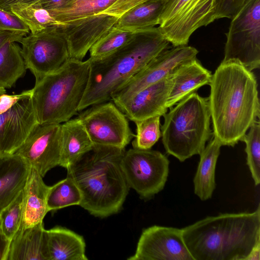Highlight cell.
<instances>
[{
	"label": "cell",
	"mask_w": 260,
	"mask_h": 260,
	"mask_svg": "<svg viewBox=\"0 0 260 260\" xmlns=\"http://www.w3.org/2000/svg\"><path fill=\"white\" fill-rule=\"evenodd\" d=\"M39 123L31 89L0 114V155L14 154Z\"/></svg>",
	"instance_id": "16"
},
{
	"label": "cell",
	"mask_w": 260,
	"mask_h": 260,
	"mask_svg": "<svg viewBox=\"0 0 260 260\" xmlns=\"http://www.w3.org/2000/svg\"><path fill=\"white\" fill-rule=\"evenodd\" d=\"M0 30L16 32L25 36L30 33L28 27L11 12L0 9Z\"/></svg>",
	"instance_id": "34"
},
{
	"label": "cell",
	"mask_w": 260,
	"mask_h": 260,
	"mask_svg": "<svg viewBox=\"0 0 260 260\" xmlns=\"http://www.w3.org/2000/svg\"><path fill=\"white\" fill-rule=\"evenodd\" d=\"M81 201V192L69 176L49 186L47 196L49 211L57 210L72 205H79Z\"/></svg>",
	"instance_id": "28"
},
{
	"label": "cell",
	"mask_w": 260,
	"mask_h": 260,
	"mask_svg": "<svg viewBox=\"0 0 260 260\" xmlns=\"http://www.w3.org/2000/svg\"><path fill=\"white\" fill-rule=\"evenodd\" d=\"M169 109L160 128L166 152L181 162L200 155L213 135L208 97L193 92Z\"/></svg>",
	"instance_id": "6"
},
{
	"label": "cell",
	"mask_w": 260,
	"mask_h": 260,
	"mask_svg": "<svg viewBox=\"0 0 260 260\" xmlns=\"http://www.w3.org/2000/svg\"><path fill=\"white\" fill-rule=\"evenodd\" d=\"M10 241L9 239L1 233L0 235V260H5Z\"/></svg>",
	"instance_id": "40"
},
{
	"label": "cell",
	"mask_w": 260,
	"mask_h": 260,
	"mask_svg": "<svg viewBox=\"0 0 260 260\" xmlns=\"http://www.w3.org/2000/svg\"><path fill=\"white\" fill-rule=\"evenodd\" d=\"M166 0H149L143 3L121 16L115 25L119 29L137 31L155 27Z\"/></svg>",
	"instance_id": "25"
},
{
	"label": "cell",
	"mask_w": 260,
	"mask_h": 260,
	"mask_svg": "<svg viewBox=\"0 0 260 260\" xmlns=\"http://www.w3.org/2000/svg\"><path fill=\"white\" fill-rule=\"evenodd\" d=\"M27 90L23 91L19 94L9 95L5 93L0 96V114L7 111L17 101L24 96Z\"/></svg>",
	"instance_id": "36"
},
{
	"label": "cell",
	"mask_w": 260,
	"mask_h": 260,
	"mask_svg": "<svg viewBox=\"0 0 260 260\" xmlns=\"http://www.w3.org/2000/svg\"><path fill=\"white\" fill-rule=\"evenodd\" d=\"M5 260H50L43 222L18 231L10 241Z\"/></svg>",
	"instance_id": "19"
},
{
	"label": "cell",
	"mask_w": 260,
	"mask_h": 260,
	"mask_svg": "<svg viewBox=\"0 0 260 260\" xmlns=\"http://www.w3.org/2000/svg\"><path fill=\"white\" fill-rule=\"evenodd\" d=\"M26 68L17 42L9 41L0 48V86L10 88L25 74Z\"/></svg>",
	"instance_id": "26"
},
{
	"label": "cell",
	"mask_w": 260,
	"mask_h": 260,
	"mask_svg": "<svg viewBox=\"0 0 260 260\" xmlns=\"http://www.w3.org/2000/svg\"><path fill=\"white\" fill-rule=\"evenodd\" d=\"M89 70L88 59H70L59 70L35 82L31 89L39 123L61 124L77 114Z\"/></svg>",
	"instance_id": "5"
},
{
	"label": "cell",
	"mask_w": 260,
	"mask_h": 260,
	"mask_svg": "<svg viewBox=\"0 0 260 260\" xmlns=\"http://www.w3.org/2000/svg\"><path fill=\"white\" fill-rule=\"evenodd\" d=\"M128 260H193L183 238L182 230L159 225L144 229L135 253Z\"/></svg>",
	"instance_id": "14"
},
{
	"label": "cell",
	"mask_w": 260,
	"mask_h": 260,
	"mask_svg": "<svg viewBox=\"0 0 260 260\" xmlns=\"http://www.w3.org/2000/svg\"><path fill=\"white\" fill-rule=\"evenodd\" d=\"M173 83V75L143 88L116 105L127 119L134 122L165 114Z\"/></svg>",
	"instance_id": "17"
},
{
	"label": "cell",
	"mask_w": 260,
	"mask_h": 260,
	"mask_svg": "<svg viewBox=\"0 0 260 260\" xmlns=\"http://www.w3.org/2000/svg\"><path fill=\"white\" fill-rule=\"evenodd\" d=\"M74 0H38L33 3L47 10H59L64 8Z\"/></svg>",
	"instance_id": "37"
},
{
	"label": "cell",
	"mask_w": 260,
	"mask_h": 260,
	"mask_svg": "<svg viewBox=\"0 0 260 260\" xmlns=\"http://www.w3.org/2000/svg\"><path fill=\"white\" fill-rule=\"evenodd\" d=\"M77 117L93 145L125 148L135 136L127 118L113 102L91 105Z\"/></svg>",
	"instance_id": "11"
},
{
	"label": "cell",
	"mask_w": 260,
	"mask_h": 260,
	"mask_svg": "<svg viewBox=\"0 0 260 260\" xmlns=\"http://www.w3.org/2000/svg\"><path fill=\"white\" fill-rule=\"evenodd\" d=\"M222 62L239 63L250 71L260 67V0H251L232 19Z\"/></svg>",
	"instance_id": "7"
},
{
	"label": "cell",
	"mask_w": 260,
	"mask_h": 260,
	"mask_svg": "<svg viewBox=\"0 0 260 260\" xmlns=\"http://www.w3.org/2000/svg\"><path fill=\"white\" fill-rule=\"evenodd\" d=\"M221 146L213 137L200 154L193 185L194 193L202 201L210 199L215 188V168Z\"/></svg>",
	"instance_id": "24"
},
{
	"label": "cell",
	"mask_w": 260,
	"mask_h": 260,
	"mask_svg": "<svg viewBox=\"0 0 260 260\" xmlns=\"http://www.w3.org/2000/svg\"><path fill=\"white\" fill-rule=\"evenodd\" d=\"M170 161L160 152L150 149L125 151L121 168L129 188L144 199H150L163 189L169 172Z\"/></svg>",
	"instance_id": "9"
},
{
	"label": "cell",
	"mask_w": 260,
	"mask_h": 260,
	"mask_svg": "<svg viewBox=\"0 0 260 260\" xmlns=\"http://www.w3.org/2000/svg\"><path fill=\"white\" fill-rule=\"evenodd\" d=\"M2 233V231H1V220H0V235Z\"/></svg>",
	"instance_id": "43"
},
{
	"label": "cell",
	"mask_w": 260,
	"mask_h": 260,
	"mask_svg": "<svg viewBox=\"0 0 260 260\" xmlns=\"http://www.w3.org/2000/svg\"><path fill=\"white\" fill-rule=\"evenodd\" d=\"M241 141L246 144L247 165L256 186L260 183V122L251 125Z\"/></svg>",
	"instance_id": "30"
},
{
	"label": "cell",
	"mask_w": 260,
	"mask_h": 260,
	"mask_svg": "<svg viewBox=\"0 0 260 260\" xmlns=\"http://www.w3.org/2000/svg\"><path fill=\"white\" fill-rule=\"evenodd\" d=\"M29 169L15 154L0 155V213L23 190Z\"/></svg>",
	"instance_id": "20"
},
{
	"label": "cell",
	"mask_w": 260,
	"mask_h": 260,
	"mask_svg": "<svg viewBox=\"0 0 260 260\" xmlns=\"http://www.w3.org/2000/svg\"><path fill=\"white\" fill-rule=\"evenodd\" d=\"M260 259V242H257L252 248L246 260Z\"/></svg>",
	"instance_id": "41"
},
{
	"label": "cell",
	"mask_w": 260,
	"mask_h": 260,
	"mask_svg": "<svg viewBox=\"0 0 260 260\" xmlns=\"http://www.w3.org/2000/svg\"><path fill=\"white\" fill-rule=\"evenodd\" d=\"M116 0H74L59 10H48L59 22L65 23L100 14Z\"/></svg>",
	"instance_id": "27"
},
{
	"label": "cell",
	"mask_w": 260,
	"mask_h": 260,
	"mask_svg": "<svg viewBox=\"0 0 260 260\" xmlns=\"http://www.w3.org/2000/svg\"><path fill=\"white\" fill-rule=\"evenodd\" d=\"M48 27L23 37L21 53L36 82L59 70L70 59L67 43L57 28Z\"/></svg>",
	"instance_id": "10"
},
{
	"label": "cell",
	"mask_w": 260,
	"mask_h": 260,
	"mask_svg": "<svg viewBox=\"0 0 260 260\" xmlns=\"http://www.w3.org/2000/svg\"><path fill=\"white\" fill-rule=\"evenodd\" d=\"M24 37L23 35L16 32L0 30V48L9 41L20 43Z\"/></svg>",
	"instance_id": "38"
},
{
	"label": "cell",
	"mask_w": 260,
	"mask_h": 260,
	"mask_svg": "<svg viewBox=\"0 0 260 260\" xmlns=\"http://www.w3.org/2000/svg\"><path fill=\"white\" fill-rule=\"evenodd\" d=\"M14 154L44 177L60 163L61 124L38 123Z\"/></svg>",
	"instance_id": "13"
},
{
	"label": "cell",
	"mask_w": 260,
	"mask_h": 260,
	"mask_svg": "<svg viewBox=\"0 0 260 260\" xmlns=\"http://www.w3.org/2000/svg\"><path fill=\"white\" fill-rule=\"evenodd\" d=\"M38 0H0V9L10 12L11 6L15 4H33Z\"/></svg>",
	"instance_id": "39"
},
{
	"label": "cell",
	"mask_w": 260,
	"mask_h": 260,
	"mask_svg": "<svg viewBox=\"0 0 260 260\" xmlns=\"http://www.w3.org/2000/svg\"><path fill=\"white\" fill-rule=\"evenodd\" d=\"M43 178L35 169L30 167L23 189L22 218L18 231L43 222L49 212L47 206L49 186L45 183Z\"/></svg>",
	"instance_id": "18"
},
{
	"label": "cell",
	"mask_w": 260,
	"mask_h": 260,
	"mask_svg": "<svg viewBox=\"0 0 260 260\" xmlns=\"http://www.w3.org/2000/svg\"><path fill=\"white\" fill-rule=\"evenodd\" d=\"M148 1L149 0H116L112 5L101 13L119 18L129 10Z\"/></svg>",
	"instance_id": "35"
},
{
	"label": "cell",
	"mask_w": 260,
	"mask_h": 260,
	"mask_svg": "<svg viewBox=\"0 0 260 260\" xmlns=\"http://www.w3.org/2000/svg\"><path fill=\"white\" fill-rule=\"evenodd\" d=\"M198 52L196 48L187 45L168 48L116 91L111 101L116 105L143 88L173 75L180 66L197 58Z\"/></svg>",
	"instance_id": "12"
},
{
	"label": "cell",
	"mask_w": 260,
	"mask_h": 260,
	"mask_svg": "<svg viewBox=\"0 0 260 260\" xmlns=\"http://www.w3.org/2000/svg\"><path fill=\"white\" fill-rule=\"evenodd\" d=\"M118 19L101 13L57 26L67 43L70 59L83 60L90 49L111 31Z\"/></svg>",
	"instance_id": "15"
},
{
	"label": "cell",
	"mask_w": 260,
	"mask_h": 260,
	"mask_svg": "<svg viewBox=\"0 0 260 260\" xmlns=\"http://www.w3.org/2000/svg\"><path fill=\"white\" fill-rule=\"evenodd\" d=\"M212 74L197 59L180 66L173 74V83L167 103L168 108L205 85Z\"/></svg>",
	"instance_id": "21"
},
{
	"label": "cell",
	"mask_w": 260,
	"mask_h": 260,
	"mask_svg": "<svg viewBox=\"0 0 260 260\" xmlns=\"http://www.w3.org/2000/svg\"><path fill=\"white\" fill-rule=\"evenodd\" d=\"M182 230L193 260H246L260 242V206L250 213L208 216Z\"/></svg>",
	"instance_id": "4"
},
{
	"label": "cell",
	"mask_w": 260,
	"mask_h": 260,
	"mask_svg": "<svg viewBox=\"0 0 260 260\" xmlns=\"http://www.w3.org/2000/svg\"><path fill=\"white\" fill-rule=\"evenodd\" d=\"M50 260H87L82 236L60 226L47 230Z\"/></svg>",
	"instance_id": "23"
},
{
	"label": "cell",
	"mask_w": 260,
	"mask_h": 260,
	"mask_svg": "<svg viewBox=\"0 0 260 260\" xmlns=\"http://www.w3.org/2000/svg\"><path fill=\"white\" fill-rule=\"evenodd\" d=\"M209 85L213 137L222 146L234 147L259 120L257 79L252 71L241 64L221 61Z\"/></svg>",
	"instance_id": "1"
},
{
	"label": "cell",
	"mask_w": 260,
	"mask_h": 260,
	"mask_svg": "<svg viewBox=\"0 0 260 260\" xmlns=\"http://www.w3.org/2000/svg\"><path fill=\"white\" fill-rule=\"evenodd\" d=\"M157 27L137 31L131 41L115 52L99 59L89 58V76L78 111L110 101L112 95L152 59L169 48Z\"/></svg>",
	"instance_id": "3"
},
{
	"label": "cell",
	"mask_w": 260,
	"mask_h": 260,
	"mask_svg": "<svg viewBox=\"0 0 260 260\" xmlns=\"http://www.w3.org/2000/svg\"><path fill=\"white\" fill-rule=\"evenodd\" d=\"M23 190L0 213L2 233L10 241L18 231L22 218Z\"/></svg>",
	"instance_id": "32"
},
{
	"label": "cell",
	"mask_w": 260,
	"mask_h": 260,
	"mask_svg": "<svg viewBox=\"0 0 260 260\" xmlns=\"http://www.w3.org/2000/svg\"><path fill=\"white\" fill-rule=\"evenodd\" d=\"M125 148L93 145L67 168L81 194L79 206L105 218L120 211L129 187L121 168Z\"/></svg>",
	"instance_id": "2"
},
{
	"label": "cell",
	"mask_w": 260,
	"mask_h": 260,
	"mask_svg": "<svg viewBox=\"0 0 260 260\" xmlns=\"http://www.w3.org/2000/svg\"><path fill=\"white\" fill-rule=\"evenodd\" d=\"M251 0H215V20L233 19Z\"/></svg>",
	"instance_id": "33"
},
{
	"label": "cell",
	"mask_w": 260,
	"mask_h": 260,
	"mask_svg": "<svg viewBox=\"0 0 260 260\" xmlns=\"http://www.w3.org/2000/svg\"><path fill=\"white\" fill-rule=\"evenodd\" d=\"M160 117L157 115L134 122L137 134L132 141L133 148L150 149L157 142L161 136Z\"/></svg>",
	"instance_id": "31"
},
{
	"label": "cell",
	"mask_w": 260,
	"mask_h": 260,
	"mask_svg": "<svg viewBox=\"0 0 260 260\" xmlns=\"http://www.w3.org/2000/svg\"><path fill=\"white\" fill-rule=\"evenodd\" d=\"M135 32L119 29L114 26L106 36L90 49L89 58H101L115 52L129 42Z\"/></svg>",
	"instance_id": "29"
},
{
	"label": "cell",
	"mask_w": 260,
	"mask_h": 260,
	"mask_svg": "<svg viewBox=\"0 0 260 260\" xmlns=\"http://www.w3.org/2000/svg\"><path fill=\"white\" fill-rule=\"evenodd\" d=\"M61 157L59 166L67 168L91 150L93 144L77 117L61 124Z\"/></svg>",
	"instance_id": "22"
},
{
	"label": "cell",
	"mask_w": 260,
	"mask_h": 260,
	"mask_svg": "<svg viewBox=\"0 0 260 260\" xmlns=\"http://www.w3.org/2000/svg\"><path fill=\"white\" fill-rule=\"evenodd\" d=\"M215 0H166L159 31L173 47L187 45L193 32L215 19Z\"/></svg>",
	"instance_id": "8"
},
{
	"label": "cell",
	"mask_w": 260,
	"mask_h": 260,
	"mask_svg": "<svg viewBox=\"0 0 260 260\" xmlns=\"http://www.w3.org/2000/svg\"><path fill=\"white\" fill-rule=\"evenodd\" d=\"M6 93L5 88L0 86V96L4 93Z\"/></svg>",
	"instance_id": "42"
}]
</instances>
